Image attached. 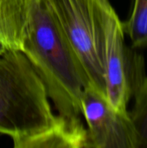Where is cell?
<instances>
[{"label": "cell", "instance_id": "obj_1", "mask_svg": "<svg viewBox=\"0 0 147 148\" xmlns=\"http://www.w3.org/2000/svg\"><path fill=\"white\" fill-rule=\"evenodd\" d=\"M22 51L42 80L57 115L83 128L81 98L88 77L48 0H30Z\"/></svg>", "mask_w": 147, "mask_h": 148}, {"label": "cell", "instance_id": "obj_2", "mask_svg": "<svg viewBox=\"0 0 147 148\" xmlns=\"http://www.w3.org/2000/svg\"><path fill=\"white\" fill-rule=\"evenodd\" d=\"M49 101L42 80L22 50L0 55V134L10 136L14 147L60 122Z\"/></svg>", "mask_w": 147, "mask_h": 148}, {"label": "cell", "instance_id": "obj_3", "mask_svg": "<svg viewBox=\"0 0 147 148\" xmlns=\"http://www.w3.org/2000/svg\"><path fill=\"white\" fill-rule=\"evenodd\" d=\"M92 87L106 96L103 63L105 10L109 0H48Z\"/></svg>", "mask_w": 147, "mask_h": 148}, {"label": "cell", "instance_id": "obj_4", "mask_svg": "<svg viewBox=\"0 0 147 148\" xmlns=\"http://www.w3.org/2000/svg\"><path fill=\"white\" fill-rule=\"evenodd\" d=\"M124 33L123 23L109 2L105 10L103 38L106 97L119 110H126L146 77L144 58L126 44Z\"/></svg>", "mask_w": 147, "mask_h": 148}, {"label": "cell", "instance_id": "obj_5", "mask_svg": "<svg viewBox=\"0 0 147 148\" xmlns=\"http://www.w3.org/2000/svg\"><path fill=\"white\" fill-rule=\"evenodd\" d=\"M81 107L87 123L86 148H138L127 110L114 108L91 85L83 91Z\"/></svg>", "mask_w": 147, "mask_h": 148}, {"label": "cell", "instance_id": "obj_6", "mask_svg": "<svg viewBox=\"0 0 147 148\" xmlns=\"http://www.w3.org/2000/svg\"><path fill=\"white\" fill-rule=\"evenodd\" d=\"M30 0H0V55L22 50Z\"/></svg>", "mask_w": 147, "mask_h": 148}, {"label": "cell", "instance_id": "obj_7", "mask_svg": "<svg viewBox=\"0 0 147 148\" xmlns=\"http://www.w3.org/2000/svg\"><path fill=\"white\" fill-rule=\"evenodd\" d=\"M134 105L128 112L137 137L138 148H147V77L134 94Z\"/></svg>", "mask_w": 147, "mask_h": 148}, {"label": "cell", "instance_id": "obj_8", "mask_svg": "<svg viewBox=\"0 0 147 148\" xmlns=\"http://www.w3.org/2000/svg\"><path fill=\"white\" fill-rule=\"evenodd\" d=\"M133 48L147 47V0H134L132 13L123 23Z\"/></svg>", "mask_w": 147, "mask_h": 148}]
</instances>
